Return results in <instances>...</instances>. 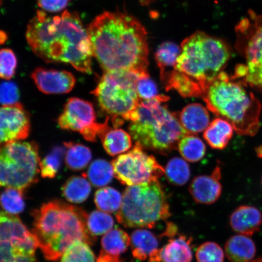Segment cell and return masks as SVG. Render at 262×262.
<instances>
[{"label": "cell", "mask_w": 262, "mask_h": 262, "mask_svg": "<svg viewBox=\"0 0 262 262\" xmlns=\"http://www.w3.org/2000/svg\"><path fill=\"white\" fill-rule=\"evenodd\" d=\"M19 98V92L16 84L13 82H3L0 84V104L12 105L18 103Z\"/></svg>", "instance_id": "ab89813d"}, {"label": "cell", "mask_w": 262, "mask_h": 262, "mask_svg": "<svg viewBox=\"0 0 262 262\" xmlns=\"http://www.w3.org/2000/svg\"><path fill=\"white\" fill-rule=\"evenodd\" d=\"M100 139L106 152L111 156H116L127 152L133 146L130 136L122 129L110 127L101 134Z\"/></svg>", "instance_id": "cb8c5ba5"}, {"label": "cell", "mask_w": 262, "mask_h": 262, "mask_svg": "<svg viewBox=\"0 0 262 262\" xmlns=\"http://www.w3.org/2000/svg\"><path fill=\"white\" fill-rule=\"evenodd\" d=\"M169 100V97L163 95L141 100L131 116L129 133L143 149L165 155L176 149L180 139L188 134L178 114L168 110L166 103Z\"/></svg>", "instance_id": "5b68a950"}, {"label": "cell", "mask_w": 262, "mask_h": 262, "mask_svg": "<svg viewBox=\"0 0 262 262\" xmlns=\"http://www.w3.org/2000/svg\"><path fill=\"white\" fill-rule=\"evenodd\" d=\"M111 164L116 178L128 186L156 181L165 173L155 157L147 155L137 143L129 152L118 157Z\"/></svg>", "instance_id": "7c38bea8"}, {"label": "cell", "mask_w": 262, "mask_h": 262, "mask_svg": "<svg viewBox=\"0 0 262 262\" xmlns=\"http://www.w3.org/2000/svg\"><path fill=\"white\" fill-rule=\"evenodd\" d=\"M40 158L35 142H16L0 145V187L24 192L38 181Z\"/></svg>", "instance_id": "9c48e42d"}, {"label": "cell", "mask_w": 262, "mask_h": 262, "mask_svg": "<svg viewBox=\"0 0 262 262\" xmlns=\"http://www.w3.org/2000/svg\"><path fill=\"white\" fill-rule=\"evenodd\" d=\"M30 117L19 103L0 106V145L28 138Z\"/></svg>", "instance_id": "5bb4252c"}, {"label": "cell", "mask_w": 262, "mask_h": 262, "mask_svg": "<svg viewBox=\"0 0 262 262\" xmlns=\"http://www.w3.org/2000/svg\"><path fill=\"white\" fill-rule=\"evenodd\" d=\"M65 163L69 169L78 171L84 169L89 165L92 159V153L89 147L80 143H64Z\"/></svg>", "instance_id": "4316f807"}, {"label": "cell", "mask_w": 262, "mask_h": 262, "mask_svg": "<svg viewBox=\"0 0 262 262\" xmlns=\"http://www.w3.org/2000/svg\"><path fill=\"white\" fill-rule=\"evenodd\" d=\"M32 215V234L48 260L57 261L75 241L91 245L96 241L87 228L86 213L77 206L55 200L35 209Z\"/></svg>", "instance_id": "3957f363"}, {"label": "cell", "mask_w": 262, "mask_h": 262, "mask_svg": "<svg viewBox=\"0 0 262 262\" xmlns=\"http://www.w3.org/2000/svg\"><path fill=\"white\" fill-rule=\"evenodd\" d=\"M130 244L133 257L144 261L149 258L159 247L158 238L147 229H138L130 236Z\"/></svg>", "instance_id": "603a6c76"}, {"label": "cell", "mask_w": 262, "mask_h": 262, "mask_svg": "<svg viewBox=\"0 0 262 262\" xmlns=\"http://www.w3.org/2000/svg\"><path fill=\"white\" fill-rule=\"evenodd\" d=\"M142 74L130 71L104 73L92 92L101 110L111 118L114 127L122 125L124 120H130L138 107L141 100L137 83Z\"/></svg>", "instance_id": "ba28073f"}, {"label": "cell", "mask_w": 262, "mask_h": 262, "mask_svg": "<svg viewBox=\"0 0 262 262\" xmlns=\"http://www.w3.org/2000/svg\"><path fill=\"white\" fill-rule=\"evenodd\" d=\"M170 215L166 192L156 180L128 186L123 192L122 204L116 216L124 227L152 228Z\"/></svg>", "instance_id": "52a82bcc"}, {"label": "cell", "mask_w": 262, "mask_h": 262, "mask_svg": "<svg viewBox=\"0 0 262 262\" xmlns=\"http://www.w3.org/2000/svg\"><path fill=\"white\" fill-rule=\"evenodd\" d=\"M107 117L104 123L97 122V116L93 104L80 98H70L66 103L63 112L58 117L60 128L79 133L89 142H95L109 128Z\"/></svg>", "instance_id": "4fadbf2b"}, {"label": "cell", "mask_w": 262, "mask_h": 262, "mask_svg": "<svg viewBox=\"0 0 262 262\" xmlns=\"http://www.w3.org/2000/svg\"><path fill=\"white\" fill-rule=\"evenodd\" d=\"M97 262H120L119 256H114L101 251Z\"/></svg>", "instance_id": "7bdbcfd3"}, {"label": "cell", "mask_w": 262, "mask_h": 262, "mask_svg": "<svg viewBox=\"0 0 262 262\" xmlns=\"http://www.w3.org/2000/svg\"><path fill=\"white\" fill-rule=\"evenodd\" d=\"M38 245L17 216L0 212V262H37Z\"/></svg>", "instance_id": "8fae6325"}, {"label": "cell", "mask_w": 262, "mask_h": 262, "mask_svg": "<svg viewBox=\"0 0 262 262\" xmlns=\"http://www.w3.org/2000/svg\"><path fill=\"white\" fill-rule=\"evenodd\" d=\"M87 31L93 56L104 73H148L147 32L134 16L120 12H104L92 21Z\"/></svg>", "instance_id": "6da1fadb"}, {"label": "cell", "mask_w": 262, "mask_h": 262, "mask_svg": "<svg viewBox=\"0 0 262 262\" xmlns=\"http://www.w3.org/2000/svg\"><path fill=\"white\" fill-rule=\"evenodd\" d=\"M123 196L119 191L112 187H104L97 190L94 202L98 209L105 212L119 210L122 204Z\"/></svg>", "instance_id": "4dcf8cb0"}, {"label": "cell", "mask_w": 262, "mask_h": 262, "mask_svg": "<svg viewBox=\"0 0 262 262\" xmlns=\"http://www.w3.org/2000/svg\"><path fill=\"white\" fill-rule=\"evenodd\" d=\"M130 244L128 234L122 229L115 228L107 232L101 239V251L114 256H119L127 251Z\"/></svg>", "instance_id": "83f0119b"}, {"label": "cell", "mask_w": 262, "mask_h": 262, "mask_svg": "<svg viewBox=\"0 0 262 262\" xmlns=\"http://www.w3.org/2000/svg\"><path fill=\"white\" fill-rule=\"evenodd\" d=\"M256 253V245L248 235H232L225 245V254L230 262H250Z\"/></svg>", "instance_id": "d6986e66"}, {"label": "cell", "mask_w": 262, "mask_h": 262, "mask_svg": "<svg viewBox=\"0 0 262 262\" xmlns=\"http://www.w3.org/2000/svg\"><path fill=\"white\" fill-rule=\"evenodd\" d=\"M249 14L236 27L237 49L246 60L239 72L246 84L262 92V15Z\"/></svg>", "instance_id": "30bf717a"}, {"label": "cell", "mask_w": 262, "mask_h": 262, "mask_svg": "<svg viewBox=\"0 0 262 262\" xmlns=\"http://www.w3.org/2000/svg\"><path fill=\"white\" fill-rule=\"evenodd\" d=\"M196 262H224L225 253L220 245L214 242L202 244L196 251Z\"/></svg>", "instance_id": "8d00e7d4"}, {"label": "cell", "mask_w": 262, "mask_h": 262, "mask_svg": "<svg viewBox=\"0 0 262 262\" xmlns=\"http://www.w3.org/2000/svg\"><path fill=\"white\" fill-rule=\"evenodd\" d=\"M17 68V58L11 49L0 50V78L11 80L14 76Z\"/></svg>", "instance_id": "74e56055"}, {"label": "cell", "mask_w": 262, "mask_h": 262, "mask_svg": "<svg viewBox=\"0 0 262 262\" xmlns=\"http://www.w3.org/2000/svg\"><path fill=\"white\" fill-rule=\"evenodd\" d=\"M139 1L142 5H147L156 1V0H139Z\"/></svg>", "instance_id": "ee69618b"}, {"label": "cell", "mask_w": 262, "mask_h": 262, "mask_svg": "<svg viewBox=\"0 0 262 262\" xmlns=\"http://www.w3.org/2000/svg\"><path fill=\"white\" fill-rule=\"evenodd\" d=\"M137 91L142 100L152 99L159 96L156 84L148 73L141 75L139 77L137 83Z\"/></svg>", "instance_id": "f35d334b"}, {"label": "cell", "mask_w": 262, "mask_h": 262, "mask_svg": "<svg viewBox=\"0 0 262 262\" xmlns=\"http://www.w3.org/2000/svg\"><path fill=\"white\" fill-rule=\"evenodd\" d=\"M221 169L217 166L209 176H199L192 180L189 192L198 204L211 205L217 202L222 194L220 182Z\"/></svg>", "instance_id": "2e32d148"}, {"label": "cell", "mask_w": 262, "mask_h": 262, "mask_svg": "<svg viewBox=\"0 0 262 262\" xmlns=\"http://www.w3.org/2000/svg\"><path fill=\"white\" fill-rule=\"evenodd\" d=\"M31 78L39 91L47 94H63L70 93L76 83L73 74L66 71L37 68Z\"/></svg>", "instance_id": "9a60e30c"}, {"label": "cell", "mask_w": 262, "mask_h": 262, "mask_svg": "<svg viewBox=\"0 0 262 262\" xmlns=\"http://www.w3.org/2000/svg\"><path fill=\"white\" fill-rule=\"evenodd\" d=\"M178 232V228L173 223L169 222L166 225V230L163 232V236L173 238Z\"/></svg>", "instance_id": "b9f144b4"}, {"label": "cell", "mask_w": 262, "mask_h": 262, "mask_svg": "<svg viewBox=\"0 0 262 262\" xmlns=\"http://www.w3.org/2000/svg\"><path fill=\"white\" fill-rule=\"evenodd\" d=\"M229 225L237 233L250 237L260 231L262 213L253 206H240L231 214Z\"/></svg>", "instance_id": "ac0fdd59"}, {"label": "cell", "mask_w": 262, "mask_h": 262, "mask_svg": "<svg viewBox=\"0 0 262 262\" xmlns=\"http://www.w3.org/2000/svg\"><path fill=\"white\" fill-rule=\"evenodd\" d=\"M114 225V219L107 212L94 211L88 215L87 228L90 234L95 237L107 233L113 229Z\"/></svg>", "instance_id": "d6a6232c"}, {"label": "cell", "mask_w": 262, "mask_h": 262, "mask_svg": "<svg viewBox=\"0 0 262 262\" xmlns=\"http://www.w3.org/2000/svg\"><path fill=\"white\" fill-rule=\"evenodd\" d=\"M261 185H262V178H261Z\"/></svg>", "instance_id": "7dc6e473"}, {"label": "cell", "mask_w": 262, "mask_h": 262, "mask_svg": "<svg viewBox=\"0 0 262 262\" xmlns=\"http://www.w3.org/2000/svg\"><path fill=\"white\" fill-rule=\"evenodd\" d=\"M222 72L206 88L202 98L215 116L228 121L235 132L254 136L260 128L261 105L243 81Z\"/></svg>", "instance_id": "277c9868"}, {"label": "cell", "mask_w": 262, "mask_h": 262, "mask_svg": "<svg viewBox=\"0 0 262 262\" xmlns=\"http://www.w3.org/2000/svg\"><path fill=\"white\" fill-rule=\"evenodd\" d=\"M66 149L56 147L46 156L40 163V172L42 178L53 179L60 169L62 159Z\"/></svg>", "instance_id": "d590c367"}, {"label": "cell", "mask_w": 262, "mask_h": 262, "mask_svg": "<svg viewBox=\"0 0 262 262\" xmlns=\"http://www.w3.org/2000/svg\"><path fill=\"white\" fill-rule=\"evenodd\" d=\"M26 37L33 52L47 63L70 64L81 73H92L93 52L77 13L65 11L52 16L37 11L29 23Z\"/></svg>", "instance_id": "7a4b0ae2"}, {"label": "cell", "mask_w": 262, "mask_h": 262, "mask_svg": "<svg viewBox=\"0 0 262 262\" xmlns=\"http://www.w3.org/2000/svg\"><path fill=\"white\" fill-rule=\"evenodd\" d=\"M178 118L183 128L187 133L191 134L205 130L210 122L208 111L199 103L190 104L185 106Z\"/></svg>", "instance_id": "44dd1931"}, {"label": "cell", "mask_w": 262, "mask_h": 262, "mask_svg": "<svg viewBox=\"0 0 262 262\" xmlns=\"http://www.w3.org/2000/svg\"><path fill=\"white\" fill-rule=\"evenodd\" d=\"M61 262H96V256L89 244L77 241L66 250L62 255Z\"/></svg>", "instance_id": "836d02e7"}, {"label": "cell", "mask_w": 262, "mask_h": 262, "mask_svg": "<svg viewBox=\"0 0 262 262\" xmlns=\"http://www.w3.org/2000/svg\"><path fill=\"white\" fill-rule=\"evenodd\" d=\"M250 262H262V257L254 259Z\"/></svg>", "instance_id": "f6af8a7d"}, {"label": "cell", "mask_w": 262, "mask_h": 262, "mask_svg": "<svg viewBox=\"0 0 262 262\" xmlns=\"http://www.w3.org/2000/svg\"><path fill=\"white\" fill-rule=\"evenodd\" d=\"M175 70L199 82L205 91L231 57V48L222 39L198 31L182 42Z\"/></svg>", "instance_id": "8992f818"}, {"label": "cell", "mask_w": 262, "mask_h": 262, "mask_svg": "<svg viewBox=\"0 0 262 262\" xmlns=\"http://www.w3.org/2000/svg\"><path fill=\"white\" fill-rule=\"evenodd\" d=\"M165 173L171 184L182 186L188 182L191 171L188 164L184 160L174 157L167 163Z\"/></svg>", "instance_id": "1f68e13d"}, {"label": "cell", "mask_w": 262, "mask_h": 262, "mask_svg": "<svg viewBox=\"0 0 262 262\" xmlns=\"http://www.w3.org/2000/svg\"><path fill=\"white\" fill-rule=\"evenodd\" d=\"M234 128L231 123L222 118H217L209 124L204 137L212 148L222 150L225 148L233 136Z\"/></svg>", "instance_id": "7402d4cb"}, {"label": "cell", "mask_w": 262, "mask_h": 262, "mask_svg": "<svg viewBox=\"0 0 262 262\" xmlns=\"http://www.w3.org/2000/svg\"><path fill=\"white\" fill-rule=\"evenodd\" d=\"M0 204L8 214H19L25 208L24 192L16 189L6 188L0 195Z\"/></svg>", "instance_id": "e575fe53"}, {"label": "cell", "mask_w": 262, "mask_h": 262, "mask_svg": "<svg viewBox=\"0 0 262 262\" xmlns=\"http://www.w3.org/2000/svg\"><path fill=\"white\" fill-rule=\"evenodd\" d=\"M167 91L175 90L183 97H203L205 90L199 82L173 70L162 80Z\"/></svg>", "instance_id": "ffe728a7"}, {"label": "cell", "mask_w": 262, "mask_h": 262, "mask_svg": "<svg viewBox=\"0 0 262 262\" xmlns=\"http://www.w3.org/2000/svg\"><path fill=\"white\" fill-rule=\"evenodd\" d=\"M3 1V0H0V3Z\"/></svg>", "instance_id": "bcb514c9"}, {"label": "cell", "mask_w": 262, "mask_h": 262, "mask_svg": "<svg viewBox=\"0 0 262 262\" xmlns=\"http://www.w3.org/2000/svg\"><path fill=\"white\" fill-rule=\"evenodd\" d=\"M91 191V183L83 176L71 177L62 188L64 198L73 204L84 202L89 198Z\"/></svg>", "instance_id": "484cf974"}, {"label": "cell", "mask_w": 262, "mask_h": 262, "mask_svg": "<svg viewBox=\"0 0 262 262\" xmlns=\"http://www.w3.org/2000/svg\"><path fill=\"white\" fill-rule=\"evenodd\" d=\"M71 0H37V5L45 11L57 13L67 8Z\"/></svg>", "instance_id": "60d3db41"}, {"label": "cell", "mask_w": 262, "mask_h": 262, "mask_svg": "<svg viewBox=\"0 0 262 262\" xmlns=\"http://www.w3.org/2000/svg\"><path fill=\"white\" fill-rule=\"evenodd\" d=\"M180 52L181 47L171 41L164 42L157 48L155 58L160 70L161 80L171 72L169 69L175 70Z\"/></svg>", "instance_id": "d4e9b609"}, {"label": "cell", "mask_w": 262, "mask_h": 262, "mask_svg": "<svg viewBox=\"0 0 262 262\" xmlns=\"http://www.w3.org/2000/svg\"><path fill=\"white\" fill-rule=\"evenodd\" d=\"M192 238L185 235L171 238L168 244L150 255L149 262H191Z\"/></svg>", "instance_id": "e0dca14e"}, {"label": "cell", "mask_w": 262, "mask_h": 262, "mask_svg": "<svg viewBox=\"0 0 262 262\" xmlns=\"http://www.w3.org/2000/svg\"><path fill=\"white\" fill-rule=\"evenodd\" d=\"M85 177L95 187H103L112 181L114 176L112 164L105 160L98 159L91 163Z\"/></svg>", "instance_id": "f1b7e54d"}, {"label": "cell", "mask_w": 262, "mask_h": 262, "mask_svg": "<svg viewBox=\"0 0 262 262\" xmlns=\"http://www.w3.org/2000/svg\"><path fill=\"white\" fill-rule=\"evenodd\" d=\"M178 147L183 158L189 162H196L205 156L206 148L203 141L198 137L187 134L179 141Z\"/></svg>", "instance_id": "f546056e"}]
</instances>
